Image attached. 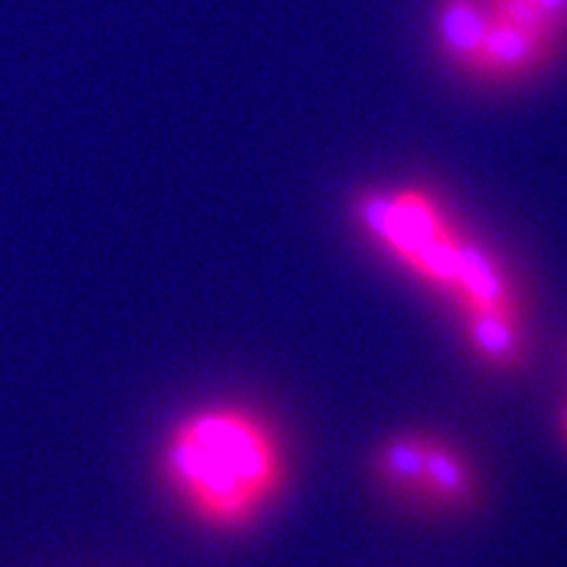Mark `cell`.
I'll list each match as a JSON object with an SVG mask.
<instances>
[{
    "label": "cell",
    "instance_id": "52a82bcc",
    "mask_svg": "<svg viewBox=\"0 0 567 567\" xmlns=\"http://www.w3.org/2000/svg\"><path fill=\"white\" fill-rule=\"evenodd\" d=\"M560 435L567 440V402H565L563 412H560Z\"/></svg>",
    "mask_w": 567,
    "mask_h": 567
},
{
    "label": "cell",
    "instance_id": "277c9868",
    "mask_svg": "<svg viewBox=\"0 0 567 567\" xmlns=\"http://www.w3.org/2000/svg\"><path fill=\"white\" fill-rule=\"evenodd\" d=\"M458 317L475 360L496 371H513L525 362L527 331L520 310H471Z\"/></svg>",
    "mask_w": 567,
    "mask_h": 567
},
{
    "label": "cell",
    "instance_id": "8992f818",
    "mask_svg": "<svg viewBox=\"0 0 567 567\" xmlns=\"http://www.w3.org/2000/svg\"><path fill=\"white\" fill-rule=\"evenodd\" d=\"M529 3L542 12L558 39L567 33V0H529Z\"/></svg>",
    "mask_w": 567,
    "mask_h": 567
},
{
    "label": "cell",
    "instance_id": "3957f363",
    "mask_svg": "<svg viewBox=\"0 0 567 567\" xmlns=\"http://www.w3.org/2000/svg\"><path fill=\"white\" fill-rule=\"evenodd\" d=\"M554 50L556 41L492 17L487 39L473 76L492 81L523 79L535 74L537 69L551 60Z\"/></svg>",
    "mask_w": 567,
    "mask_h": 567
},
{
    "label": "cell",
    "instance_id": "7a4b0ae2",
    "mask_svg": "<svg viewBox=\"0 0 567 567\" xmlns=\"http://www.w3.org/2000/svg\"><path fill=\"white\" fill-rule=\"evenodd\" d=\"M371 473L385 492L437 511L468 508L481 489L471 458L450 440L431 433L381 440L371 454Z\"/></svg>",
    "mask_w": 567,
    "mask_h": 567
},
{
    "label": "cell",
    "instance_id": "6da1fadb",
    "mask_svg": "<svg viewBox=\"0 0 567 567\" xmlns=\"http://www.w3.org/2000/svg\"><path fill=\"white\" fill-rule=\"evenodd\" d=\"M156 468L173 502L213 532H244L289 483L277 425L244 402H206L177 416L162 437Z\"/></svg>",
    "mask_w": 567,
    "mask_h": 567
},
{
    "label": "cell",
    "instance_id": "5b68a950",
    "mask_svg": "<svg viewBox=\"0 0 567 567\" xmlns=\"http://www.w3.org/2000/svg\"><path fill=\"white\" fill-rule=\"evenodd\" d=\"M489 24V8L481 0H437L435 35L440 52L468 74H475Z\"/></svg>",
    "mask_w": 567,
    "mask_h": 567
}]
</instances>
